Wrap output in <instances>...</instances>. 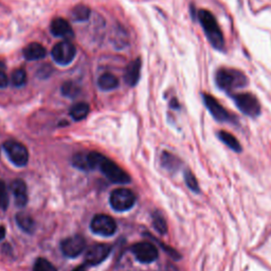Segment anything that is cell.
I'll use <instances>...</instances> for the list:
<instances>
[{
  "label": "cell",
  "mask_w": 271,
  "mask_h": 271,
  "mask_svg": "<svg viewBox=\"0 0 271 271\" xmlns=\"http://www.w3.org/2000/svg\"><path fill=\"white\" fill-rule=\"evenodd\" d=\"M215 83L217 87L228 95H233L237 89L248 86V76L243 71L234 68H219L215 73Z\"/></svg>",
  "instance_id": "obj_1"
},
{
  "label": "cell",
  "mask_w": 271,
  "mask_h": 271,
  "mask_svg": "<svg viewBox=\"0 0 271 271\" xmlns=\"http://www.w3.org/2000/svg\"><path fill=\"white\" fill-rule=\"evenodd\" d=\"M197 18L211 46L218 51H224L225 37L215 16L208 10H199Z\"/></svg>",
  "instance_id": "obj_2"
},
{
  "label": "cell",
  "mask_w": 271,
  "mask_h": 271,
  "mask_svg": "<svg viewBox=\"0 0 271 271\" xmlns=\"http://www.w3.org/2000/svg\"><path fill=\"white\" fill-rule=\"evenodd\" d=\"M98 168L103 173L109 181L117 184H127L131 182V177L113 160L102 156Z\"/></svg>",
  "instance_id": "obj_3"
},
{
  "label": "cell",
  "mask_w": 271,
  "mask_h": 271,
  "mask_svg": "<svg viewBox=\"0 0 271 271\" xmlns=\"http://www.w3.org/2000/svg\"><path fill=\"white\" fill-rule=\"evenodd\" d=\"M236 107L241 110L244 115L257 118L261 115L262 108L258 98L250 92H242V93H233L231 95Z\"/></svg>",
  "instance_id": "obj_4"
},
{
  "label": "cell",
  "mask_w": 271,
  "mask_h": 271,
  "mask_svg": "<svg viewBox=\"0 0 271 271\" xmlns=\"http://www.w3.org/2000/svg\"><path fill=\"white\" fill-rule=\"evenodd\" d=\"M202 100L211 116L213 117L217 122L220 123H236V118L219 103V102L208 93H202Z\"/></svg>",
  "instance_id": "obj_5"
},
{
  "label": "cell",
  "mask_w": 271,
  "mask_h": 271,
  "mask_svg": "<svg viewBox=\"0 0 271 271\" xmlns=\"http://www.w3.org/2000/svg\"><path fill=\"white\" fill-rule=\"evenodd\" d=\"M3 149L11 162L16 166H25L29 161V151L22 143L7 140L3 143Z\"/></svg>",
  "instance_id": "obj_6"
},
{
  "label": "cell",
  "mask_w": 271,
  "mask_h": 271,
  "mask_svg": "<svg viewBox=\"0 0 271 271\" xmlns=\"http://www.w3.org/2000/svg\"><path fill=\"white\" fill-rule=\"evenodd\" d=\"M109 203L117 212L129 211L135 206L136 195L131 190L117 189L110 194Z\"/></svg>",
  "instance_id": "obj_7"
},
{
  "label": "cell",
  "mask_w": 271,
  "mask_h": 271,
  "mask_svg": "<svg viewBox=\"0 0 271 271\" xmlns=\"http://www.w3.org/2000/svg\"><path fill=\"white\" fill-rule=\"evenodd\" d=\"M131 251L136 260L142 263V264H150L159 257L157 247L150 242H141L135 244L133 245Z\"/></svg>",
  "instance_id": "obj_8"
},
{
  "label": "cell",
  "mask_w": 271,
  "mask_h": 271,
  "mask_svg": "<svg viewBox=\"0 0 271 271\" xmlns=\"http://www.w3.org/2000/svg\"><path fill=\"white\" fill-rule=\"evenodd\" d=\"M102 156L103 155L97 151H82L72 157L71 162L74 167L88 172L98 168Z\"/></svg>",
  "instance_id": "obj_9"
},
{
  "label": "cell",
  "mask_w": 271,
  "mask_h": 271,
  "mask_svg": "<svg viewBox=\"0 0 271 271\" xmlns=\"http://www.w3.org/2000/svg\"><path fill=\"white\" fill-rule=\"evenodd\" d=\"M90 229L95 234L108 237L116 233L117 224L113 217L105 214H98L92 218Z\"/></svg>",
  "instance_id": "obj_10"
},
{
  "label": "cell",
  "mask_w": 271,
  "mask_h": 271,
  "mask_svg": "<svg viewBox=\"0 0 271 271\" xmlns=\"http://www.w3.org/2000/svg\"><path fill=\"white\" fill-rule=\"evenodd\" d=\"M53 57V61L61 65V66H66L69 65L73 62V59L76 54V49L73 44L69 41H61L56 44L53 49L52 52H51Z\"/></svg>",
  "instance_id": "obj_11"
},
{
  "label": "cell",
  "mask_w": 271,
  "mask_h": 271,
  "mask_svg": "<svg viewBox=\"0 0 271 271\" xmlns=\"http://www.w3.org/2000/svg\"><path fill=\"white\" fill-rule=\"evenodd\" d=\"M85 249H86V240L82 235L67 237L61 244V250L66 258H78Z\"/></svg>",
  "instance_id": "obj_12"
},
{
  "label": "cell",
  "mask_w": 271,
  "mask_h": 271,
  "mask_svg": "<svg viewBox=\"0 0 271 271\" xmlns=\"http://www.w3.org/2000/svg\"><path fill=\"white\" fill-rule=\"evenodd\" d=\"M112 252V247L106 244H96L88 248L85 254V263L88 266H97L103 263Z\"/></svg>",
  "instance_id": "obj_13"
},
{
  "label": "cell",
  "mask_w": 271,
  "mask_h": 271,
  "mask_svg": "<svg viewBox=\"0 0 271 271\" xmlns=\"http://www.w3.org/2000/svg\"><path fill=\"white\" fill-rule=\"evenodd\" d=\"M11 192L15 198L17 207L23 208L28 203V189L27 184L21 179H15L11 183Z\"/></svg>",
  "instance_id": "obj_14"
},
{
  "label": "cell",
  "mask_w": 271,
  "mask_h": 271,
  "mask_svg": "<svg viewBox=\"0 0 271 271\" xmlns=\"http://www.w3.org/2000/svg\"><path fill=\"white\" fill-rule=\"evenodd\" d=\"M51 33L56 37L70 39L73 37V30L70 23L63 18H55L50 25Z\"/></svg>",
  "instance_id": "obj_15"
},
{
  "label": "cell",
  "mask_w": 271,
  "mask_h": 271,
  "mask_svg": "<svg viewBox=\"0 0 271 271\" xmlns=\"http://www.w3.org/2000/svg\"><path fill=\"white\" fill-rule=\"evenodd\" d=\"M140 73H141V59L137 58L135 61L131 62L129 66L126 67L124 80L127 83V85L134 87L138 84L140 80Z\"/></svg>",
  "instance_id": "obj_16"
},
{
  "label": "cell",
  "mask_w": 271,
  "mask_h": 271,
  "mask_svg": "<svg viewBox=\"0 0 271 271\" xmlns=\"http://www.w3.org/2000/svg\"><path fill=\"white\" fill-rule=\"evenodd\" d=\"M47 54L45 47L38 44V42H32L23 49V56L28 61H37V59L44 58Z\"/></svg>",
  "instance_id": "obj_17"
},
{
  "label": "cell",
  "mask_w": 271,
  "mask_h": 271,
  "mask_svg": "<svg viewBox=\"0 0 271 271\" xmlns=\"http://www.w3.org/2000/svg\"><path fill=\"white\" fill-rule=\"evenodd\" d=\"M16 223L22 231L29 234L33 233L36 228V224L32 216L28 213H24V212H20V213L16 215Z\"/></svg>",
  "instance_id": "obj_18"
},
{
  "label": "cell",
  "mask_w": 271,
  "mask_h": 271,
  "mask_svg": "<svg viewBox=\"0 0 271 271\" xmlns=\"http://www.w3.org/2000/svg\"><path fill=\"white\" fill-rule=\"evenodd\" d=\"M98 86L103 91L114 90L119 86V80L113 73H104L99 78Z\"/></svg>",
  "instance_id": "obj_19"
},
{
  "label": "cell",
  "mask_w": 271,
  "mask_h": 271,
  "mask_svg": "<svg viewBox=\"0 0 271 271\" xmlns=\"http://www.w3.org/2000/svg\"><path fill=\"white\" fill-rule=\"evenodd\" d=\"M161 164L168 172H176L180 167V160L168 151H163L161 155Z\"/></svg>",
  "instance_id": "obj_20"
},
{
  "label": "cell",
  "mask_w": 271,
  "mask_h": 271,
  "mask_svg": "<svg viewBox=\"0 0 271 271\" xmlns=\"http://www.w3.org/2000/svg\"><path fill=\"white\" fill-rule=\"evenodd\" d=\"M219 140L222 141L224 144H226V145L228 147H230L232 150L236 151V152H240L242 151V145L241 143L239 142V140H237L234 136L230 133L228 132H225V131H220L218 132L217 134Z\"/></svg>",
  "instance_id": "obj_21"
},
{
  "label": "cell",
  "mask_w": 271,
  "mask_h": 271,
  "mask_svg": "<svg viewBox=\"0 0 271 271\" xmlns=\"http://www.w3.org/2000/svg\"><path fill=\"white\" fill-rule=\"evenodd\" d=\"M89 112H90L89 105L87 103L82 102V103L75 104L70 109V116L74 121H81V120H84V119L88 116Z\"/></svg>",
  "instance_id": "obj_22"
},
{
  "label": "cell",
  "mask_w": 271,
  "mask_h": 271,
  "mask_svg": "<svg viewBox=\"0 0 271 271\" xmlns=\"http://www.w3.org/2000/svg\"><path fill=\"white\" fill-rule=\"evenodd\" d=\"M151 223H152V227H154V229L159 234L164 235L167 233L166 220H165L164 216L160 213V212L156 211V212H154V213H152Z\"/></svg>",
  "instance_id": "obj_23"
},
{
  "label": "cell",
  "mask_w": 271,
  "mask_h": 271,
  "mask_svg": "<svg viewBox=\"0 0 271 271\" xmlns=\"http://www.w3.org/2000/svg\"><path fill=\"white\" fill-rule=\"evenodd\" d=\"M71 15L75 21H86L90 17V8L87 5L79 4L73 7Z\"/></svg>",
  "instance_id": "obj_24"
},
{
  "label": "cell",
  "mask_w": 271,
  "mask_h": 271,
  "mask_svg": "<svg viewBox=\"0 0 271 271\" xmlns=\"http://www.w3.org/2000/svg\"><path fill=\"white\" fill-rule=\"evenodd\" d=\"M80 91H81L80 87L73 82H66L63 84V86H62L63 95L67 98H70V99L78 97Z\"/></svg>",
  "instance_id": "obj_25"
},
{
  "label": "cell",
  "mask_w": 271,
  "mask_h": 271,
  "mask_svg": "<svg viewBox=\"0 0 271 271\" xmlns=\"http://www.w3.org/2000/svg\"><path fill=\"white\" fill-rule=\"evenodd\" d=\"M33 271H57L55 266L44 258H39L34 263Z\"/></svg>",
  "instance_id": "obj_26"
},
{
  "label": "cell",
  "mask_w": 271,
  "mask_h": 271,
  "mask_svg": "<svg viewBox=\"0 0 271 271\" xmlns=\"http://www.w3.org/2000/svg\"><path fill=\"white\" fill-rule=\"evenodd\" d=\"M12 83L14 86L16 87H21L23 85L27 83V72H25L23 69H16L12 73Z\"/></svg>",
  "instance_id": "obj_27"
},
{
  "label": "cell",
  "mask_w": 271,
  "mask_h": 271,
  "mask_svg": "<svg viewBox=\"0 0 271 271\" xmlns=\"http://www.w3.org/2000/svg\"><path fill=\"white\" fill-rule=\"evenodd\" d=\"M184 181L185 184L188 188L194 192V193H199L200 189H199V184L197 182L196 177L193 175V173L191 171H185L184 172Z\"/></svg>",
  "instance_id": "obj_28"
},
{
  "label": "cell",
  "mask_w": 271,
  "mask_h": 271,
  "mask_svg": "<svg viewBox=\"0 0 271 271\" xmlns=\"http://www.w3.org/2000/svg\"><path fill=\"white\" fill-rule=\"evenodd\" d=\"M8 205V195L6 192L5 184L0 180V210H5Z\"/></svg>",
  "instance_id": "obj_29"
},
{
  "label": "cell",
  "mask_w": 271,
  "mask_h": 271,
  "mask_svg": "<svg viewBox=\"0 0 271 271\" xmlns=\"http://www.w3.org/2000/svg\"><path fill=\"white\" fill-rule=\"evenodd\" d=\"M7 76L5 75V73L3 71H0V88H4L7 86Z\"/></svg>",
  "instance_id": "obj_30"
},
{
  "label": "cell",
  "mask_w": 271,
  "mask_h": 271,
  "mask_svg": "<svg viewBox=\"0 0 271 271\" xmlns=\"http://www.w3.org/2000/svg\"><path fill=\"white\" fill-rule=\"evenodd\" d=\"M88 267H89V266L86 264V263H84V264L78 266L75 269H73L72 271H87V268H88Z\"/></svg>",
  "instance_id": "obj_31"
},
{
  "label": "cell",
  "mask_w": 271,
  "mask_h": 271,
  "mask_svg": "<svg viewBox=\"0 0 271 271\" xmlns=\"http://www.w3.org/2000/svg\"><path fill=\"white\" fill-rule=\"evenodd\" d=\"M5 227L4 226H0V242H1L4 237H5Z\"/></svg>",
  "instance_id": "obj_32"
},
{
  "label": "cell",
  "mask_w": 271,
  "mask_h": 271,
  "mask_svg": "<svg viewBox=\"0 0 271 271\" xmlns=\"http://www.w3.org/2000/svg\"><path fill=\"white\" fill-rule=\"evenodd\" d=\"M3 69H4V65L3 63L0 62V71H3Z\"/></svg>",
  "instance_id": "obj_33"
}]
</instances>
